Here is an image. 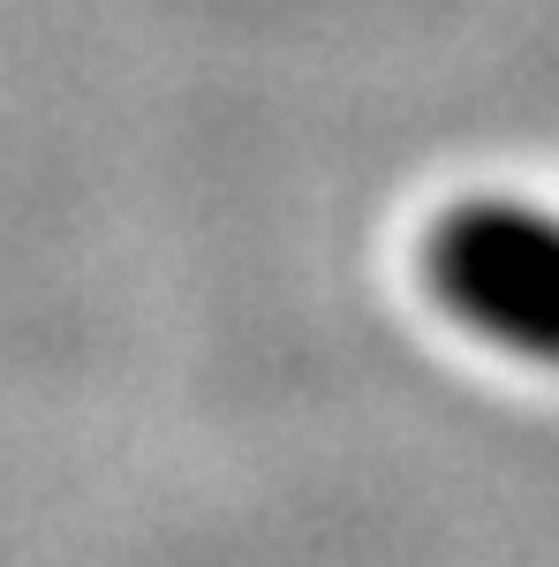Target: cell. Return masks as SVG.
<instances>
[{"label": "cell", "mask_w": 559, "mask_h": 567, "mask_svg": "<svg viewBox=\"0 0 559 567\" xmlns=\"http://www.w3.org/2000/svg\"><path fill=\"white\" fill-rule=\"evenodd\" d=\"M424 280L454 326L559 371V213L529 197H462L431 219Z\"/></svg>", "instance_id": "cell-1"}]
</instances>
